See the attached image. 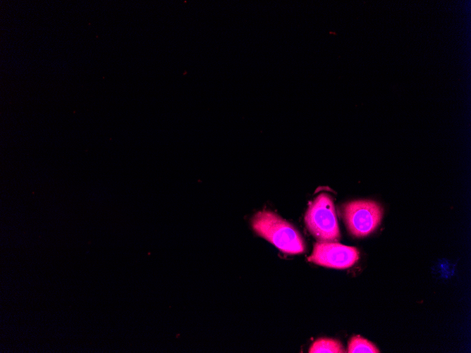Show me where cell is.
Listing matches in <instances>:
<instances>
[{
  "mask_svg": "<svg viewBox=\"0 0 471 353\" xmlns=\"http://www.w3.org/2000/svg\"><path fill=\"white\" fill-rule=\"evenodd\" d=\"M252 227L257 235L283 252L295 254L305 251L304 242L298 231L270 211L257 212L252 220Z\"/></svg>",
  "mask_w": 471,
  "mask_h": 353,
  "instance_id": "1",
  "label": "cell"
},
{
  "mask_svg": "<svg viewBox=\"0 0 471 353\" xmlns=\"http://www.w3.org/2000/svg\"><path fill=\"white\" fill-rule=\"evenodd\" d=\"M305 221L309 231L320 242H337L340 231L331 197L322 193L310 204Z\"/></svg>",
  "mask_w": 471,
  "mask_h": 353,
  "instance_id": "2",
  "label": "cell"
},
{
  "mask_svg": "<svg viewBox=\"0 0 471 353\" xmlns=\"http://www.w3.org/2000/svg\"><path fill=\"white\" fill-rule=\"evenodd\" d=\"M343 218L350 233L355 237H365L380 224L383 209L372 200H355L343 206Z\"/></svg>",
  "mask_w": 471,
  "mask_h": 353,
  "instance_id": "3",
  "label": "cell"
},
{
  "mask_svg": "<svg viewBox=\"0 0 471 353\" xmlns=\"http://www.w3.org/2000/svg\"><path fill=\"white\" fill-rule=\"evenodd\" d=\"M359 256L358 250L354 247L336 242H319L314 245L307 261L322 266L343 269L355 264Z\"/></svg>",
  "mask_w": 471,
  "mask_h": 353,
  "instance_id": "4",
  "label": "cell"
},
{
  "mask_svg": "<svg viewBox=\"0 0 471 353\" xmlns=\"http://www.w3.org/2000/svg\"><path fill=\"white\" fill-rule=\"evenodd\" d=\"M345 350L341 342L330 338H320L310 347L309 353H343Z\"/></svg>",
  "mask_w": 471,
  "mask_h": 353,
  "instance_id": "5",
  "label": "cell"
},
{
  "mask_svg": "<svg viewBox=\"0 0 471 353\" xmlns=\"http://www.w3.org/2000/svg\"><path fill=\"white\" fill-rule=\"evenodd\" d=\"M348 353H379L378 348L369 340L360 335L353 336L349 341Z\"/></svg>",
  "mask_w": 471,
  "mask_h": 353,
  "instance_id": "6",
  "label": "cell"
}]
</instances>
